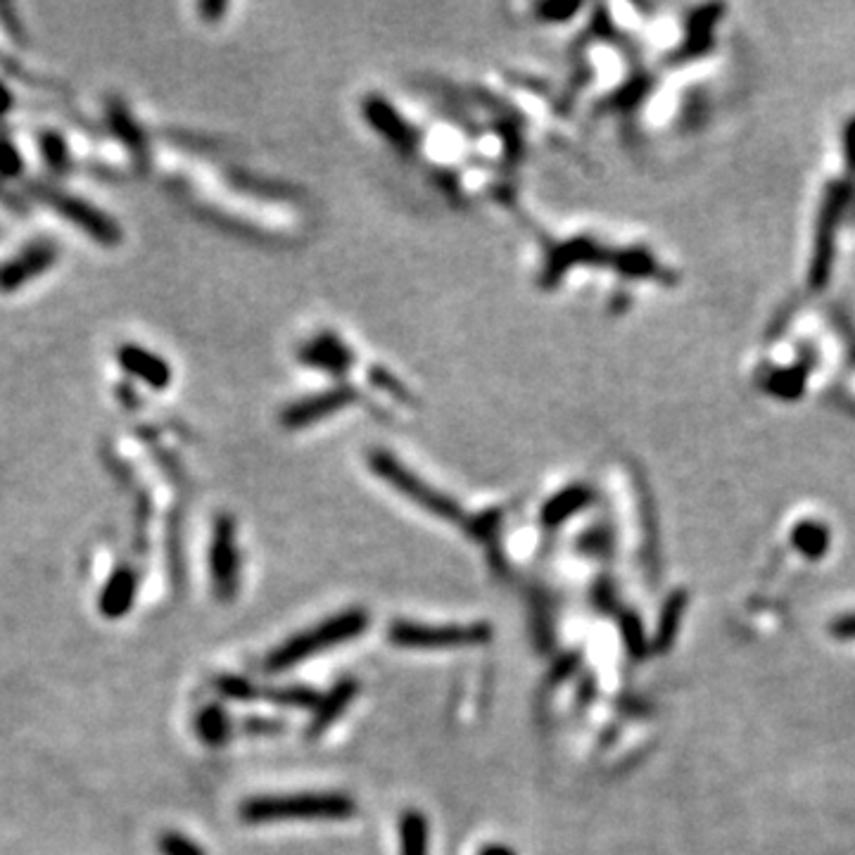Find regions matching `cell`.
I'll return each mask as SVG.
<instances>
[{"label": "cell", "instance_id": "obj_17", "mask_svg": "<svg viewBox=\"0 0 855 855\" xmlns=\"http://www.w3.org/2000/svg\"><path fill=\"white\" fill-rule=\"evenodd\" d=\"M217 689L221 692V696H226V699H233V701H252L257 699V696H262V692H259L255 684L247 682L245 677H238V675H221L217 680Z\"/></svg>", "mask_w": 855, "mask_h": 855}, {"label": "cell", "instance_id": "obj_11", "mask_svg": "<svg viewBox=\"0 0 855 855\" xmlns=\"http://www.w3.org/2000/svg\"><path fill=\"white\" fill-rule=\"evenodd\" d=\"M687 592L684 589H677L668 597V601L663 604L661 618H658V627H656V637H654V649L656 651H668L670 646H673L675 637H677V627H680V620L684 616V608H687Z\"/></svg>", "mask_w": 855, "mask_h": 855}, {"label": "cell", "instance_id": "obj_24", "mask_svg": "<svg viewBox=\"0 0 855 855\" xmlns=\"http://www.w3.org/2000/svg\"><path fill=\"white\" fill-rule=\"evenodd\" d=\"M832 635L841 637V639H853L855 637V613L853 616H844L839 618L832 625Z\"/></svg>", "mask_w": 855, "mask_h": 855}, {"label": "cell", "instance_id": "obj_18", "mask_svg": "<svg viewBox=\"0 0 855 855\" xmlns=\"http://www.w3.org/2000/svg\"><path fill=\"white\" fill-rule=\"evenodd\" d=\"M157 848L162 855H207L205 848L179 832H164L157 841Z\"/></svg>", "mask_w": 855, "mask_h": 855}, {"label": "cell", "instance_id": "obj_23", "mask_svg": "<svg viewBox=\"0 0 855 855\" xmlns=\"http://www.w3.org/2000/svg\"><path fill=\"white\" fill-rule=\"evenodd\" d=\"M594 601H597L601 611H608V608L616 606V592H613V587L608 585V582H599L597 592H594Z\"/></svg>", "mask_w": 855, "mask_h": 855}, {"label": "cell", "instance_id": "obj_4", "mask_svg": "<svg viewBox=\"0 0 855 855\" xmlns=\"http://www.w3.org/2000/svg\"><path fill=\"white\" fill-rule=\"evenodd\" d=\"M38 190H41V198L46 200L55 212H60L62 217L79 226L81 231H86L88 236L98 240V243L114 245L122 240V231H119L117 221L107 217L105 212H100L98 207H93L91 202L74 198V195H67L55 188H38Z\"/></svg>", "mask_w": 855, "mask_h": 855}, {"label": "cell", "instance_id": "obj_8", "mask_svg": "<svg viewBox=\"0 0 855 855\" xmlns=\"http://www.w3.org/2000/svg\"><path fill=\"white\" fill-rule=\"evenodd\" d=\"M138 592V575L129 566L117 568L100 592L98 606L105 618H122L131 611Z\"/></svg>", "mask_w": 855, "mask_h": 855}, {"label": "cell", "instance_id": "obj_6", "mask_svg": "<svg viewBox=\"0 0 855 855\" xmlns=\"http://www.w3.org/2000/svg\"><path fill=\"white\" fill-rule=\"evenodd\" d=\"M57 250L53 243H34L27 250L19 252L10 262L0 266V290H17L31 278L46 274L55 264Z\"/></svg>", "mask_w": 855, "mask_h": 855}, {"label": "cell", "instance_id": "obj_1", "mask_svg": "<svg viewBox=\"0 0 855 855\" xmlns=\"http://www.w3.org/2000/svg\"><path fill=\"white\" fill-rule=\"evenodd\" d=\"M357 803L347 794H295L252 798L240 808V817L250 825L285 820H350Z\"/></svg>", "mask_w": 855, "mask_h": 855}, {"label": "cell", "instance_id": "obj_22", "mask_svg": "<svg viewBox=\"0 0 855 855\" xmlns=\"http://www.w3.org/2000/svg\"><path fill=\"white\" fill-rule=\"evenodd\" d=\"M245 730L252 734H276L283 730V725L278 720H262V718H252L245 720Z\"/></svg>", "mask_w": 855, "mask_h": 855}, {"label": "cell", "instance_id": "obj_21", "mask_svg": "<svg viewBox=\"0 0 855 855\" xmlns=\"http://www.w3.org/2000/svg\"><path fill=\"white\" fill-rule=\"evenodd\" d=\"M22 171V157L17 155L15 145L10 141H0V174L3 176H17Z\"/></svg>", "mask_w": 855, "mask_h": 855}, {"label": "cell", "instance_id": "obj_19", "mask_svg": "<svg viewBox=\"0 0 855 855\" xmlns=\"http://www.w3.org/2000/svg\"><path fill=\"white\" fill-rule=\"evenodd\" d=\"M611 547H613V532L611 528H606V525H599V528L589 530L580 540V549L592 556H606L608 551H611Z\"/></svg>", "mask_w": 855, "mask_h": 855}, {"label": "cell", "instance_id": "obj_14", "mask_svg": "<svg viewBox=\"0 0 855 855\" xmlns=\"http://www.w3.org/2000/svg\"><path fill=\"white\" fill-rule=\"evenodd\" d=\"M228 730H231V722L221 706H207L198 715V734L207 746L226 744Z\"/></svg>", "mask_w": 855, "mask_h": 855}, {"label": "cell", "instance_id": "obj_13", "mask_svg": "<svg viewBox=\"0 0 855 855\" xmlns=\"http://www.w3.org/2000/svg\"><path fill=\"white\" fill-rule=\"evenodd\" d=\"M791 542H794V547L801 551V554H806L808 559H822L829 547V535L822 523L806 521L796 525Z\"/></svg>", "mask_w": 855, "mask_h": 855}, {"label": "cell", "instance_id": "obj_12", "mask_svg": "<svg viewBox=\"0 0 855 855\" xmlns=\"http://www.w3.org/2000/svg\"><path fill=\"white\" fill-rule=\"evenodd\" d=\"M402 855H428V820L421 810H407L399 820Z\"/></svg>", "mask_w": 855, "mask_h": 855}, {"label": "cell", "instance_id": "obj_20", "mask_svg": "<svg viewBox=\"0 0 855 855\" xmlns=\"http://www.w3.org/2000/svg\"><path fill=\"white\" fill-rule=\"evenodd\" d=\"M41 148H43V157H46L50 167L57 171L67 167V160H69L67 145L60 136H57V133H46V136L41 138Z\"/></svg>", "mask_w": 855, "mask_h": 855}, {"label": "cell", "instance_id": "obj_10", "mask_svg": "<svg viewBox=\"0 0 855 855\" xmlns=\"http://www.w3.org/2000/svg\"><path fill=\"white\" fill-rule=\"evenodd\" d=\"M354 694H357V682L350 680H340L335 687L328 692L326 696H321V703L316 706L314 711V720L312 725H309V737H319L323 730H328L331 727V722L342 715V711L347 708V703L354 699Z\"/></svg>", "mask_w": 855, "mask_h": 855}, {"label": "cell", "instance_id": "obj_15", "mask_svg": "<svg viewBox=\"0 0 855 855\" xmlns=\"http://www.w3.org/2000/svg\"><path fill=\"white\" fill-rule=\"evenodd\" d=\"M266 701H271L274 706H288V708H312L321 703V696L309 687H283V689H266L262 692Z\"/></svg>", "mask_w": 855, "mask_h": 855}, {"label": "cell", "instance_id": "obj_3", "mask_svg": "<svg viewBox=\"0 0 855 855\" xmlns=\"http://www.w3.org/2000/svg\"><path fill=\"white\" fill-rule=\"evenodd\" d=\"M390 642L404 649H466L492 639V627L487 623L475 625H421L409 620H397L390 627Z\"/></svg>", "mask_w": 855, "mask_h": 855}, {"label": "cell", "instance_id": "obj_16", "mask_svg": "<svg viewBox=\"0 0 855 855\" xmlns=\"http://www.w3.org/2000/svg\"><path fill=\"white\" fill-rule=\"evenodd\" d=\"M620 630H623L627 651L635 658L646 656V635L644 627L639 623V618L632 611H627L620 616Z\"/></svg>", "mask_w": 855, "mask_h": 855}, {"label": "cell", "instance_id": "obj_2", "mask_svg": "<svg viewBox=\"0 0 855 855\" xmlns=\"http://www.w3.org/2000/svg\"><path fill=\"white\" fill-rule=\"evenodd\" d=\"M366 625H369L366 611L354 608V611L340 613V616L316 625L312 632H302V635L278 646L276 651H271L264 668L269 670V673H281V670L293 668L295 663L304 661V658H312L314 654H321V651L331 649L335 644L359 637L361 632L366 630Z\"/></svg>", "mask_w": 855, "mask_h": 855}, {"label": "cell", "instance_id": "obj_25", "mask_svg": "<svg viewBox=\"0 0 855 855\" xmlns=\"http://www.w3.org/2000/svg\"><path fill=\"white\" fill-rule=\"evenodd\" d=\"M578 663H580V654L563 656L561 661H559V665H556V670H554V680H563V677H568L570 673H575Z\"/></svg>", "mask_w": 855, "mask_h": 855}, {"label": "cell", "instance_id": "obj_27", "mask_svg": "<svg viewBox=\"0 0 855 855\" xmlns=\"http://www.w3.org/2000/svg\"><path fill=\"white\" fill-rule=\"evenodd\" d=\"M480 855H513V853L506 846H490V848H485V851Z\"/></svg>", "mask_w": 855, "mask_h": 855}, {"label": "cell", "instance_id": "obj_5", "mask_svg": "<svg viewBox=\"0 0 855 855\" xmlns=\"http://www.w3.org/2000/svg\"><path fill=\"white\" fill-rule=\"evenodd\" d=\"M209 566H212L214 592L221 601H231L238 592V547L236 523L233 518L221 516L214 523L212 547H209Z\"/></svg>", "mask_w": 855, "mask_h": 855}, {"label": "cell", "instance_id": "obj_9", "mask_svg": "<svg viewBox=\"0 0 855 855\" xmlns=\"http://www.w3.org/2000/svg\"><path fill=\"white\" fill-rule=\"evenodd\" d=\"M592 499L594 492L589 490V487L570 485L559 494H554V497L542 506V523L547 525V528H556V525L566 523L570 516H575V513L585 509L587 504H592Z\"/></svg>", "mask_w": 855, "mask_h": 855}, {"label": "cell", "instance_id": "obj_26", "mask_svg": "<svg viewBox=\"0 0 855 855\" xmlns=\"http://www.w3.org/2000/svg\"><path fill=\"white\" fill-rule=\"evenodd\" d=\"M10 107H12V93L8 91V86L0 84V117H3Z\"/></svg>", "mask_w": 855, "mask_h": 855}, {"label": "cell", "instance_id": "obj_7", "mask_svg": "<svg viewBox=\"0 0 855 855\" xmlns=\"http://www.w3.org/2000/svg\"><path fill=\"white\" fill-rule=\"evenodd\" d=\"M119 366L133 378H141L152 390H164L171 383V369L162 357L138 345H124L117 352Z\"/></svg>", "mask_w": 855, "mask_h": 855}]
</instances>
